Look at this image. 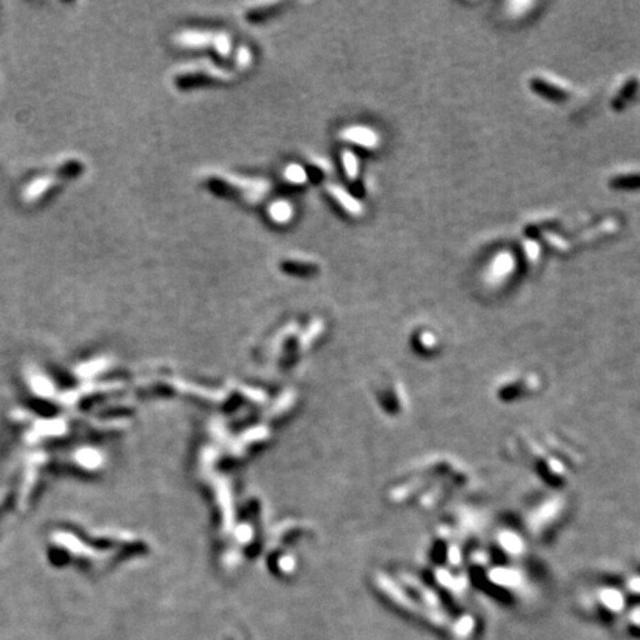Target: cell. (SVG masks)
Segmentation results:
<instances>
[{"label":"cell","mask_w":640,"mask_h":640,"mask_svg":"<svg viewBox=\"0 0 640 640\" xmlns=\"http://www.w3.org/2000/svg\"><path fill=\"white\" fill-rule=\"evenodd\" d=\"M209 189L225 196V198L242 199L246 203H257L262 200L269 193V183L264 180L242 178L234 175H211L208 180Z\"/></svg>","instance_id":"1"},{"label":"cell","mask_w":640,"mask_h":640,"mask_svg":"<svg viewBox=\"0 0 640 640\" xmlns=\"http://www.w3.org/2000/svg\"><path fill=\"white\" fill-rule=\"evenodd\" d=\"M234 72L224 70V68L211 64V63H199L180 68L175 73V85L183 90L194 87L199 85L214 83V82H227L233 79Z\"/></svg>","instance_id":"2"},{"label":"cell","mask_w":640,"mask_h":640,"mask_svg":"<svg viewBox=\"0 0 640 640\" xmlns=\"http://www.w3.org/2000/svg\"><path fill=\"white\" fill-rule=\"evenodd\" d=\"M176 45L183 48L200 49L211 46L220 56H229L231 52V39L229 34L220 32L185 30L175 37Z\"/></svg>","instance_id":"3"},{"label":"cell","mask_w":640,"mask_h":640,"mask_svg":"<svg viewBox=\"0 0 640 640\" xmlns=\"http://www.w3.org/2000/svg\"><path fill=\"white\" fill-rule=\"evenodd\" d=\"M341 138L350 144L359 145L362 149H375L378 145V135L365 126H350L341 132Z\"/></svg>","instance_id":"4"},{"label":"cell","mask_w":640,"mask_h":640,"mask_svg":"<svg viewBox=\"0 0 640 640\" xmlns=\"http://www.w3.org/2000/svg\"><path fill=\"white\" fill-rule=\"evenodd\" d=\"M327 190L331 198L336 200L347 214L354 215V216L362 214V205L354 199L351 194H349L346 190H344L342 187L337 184H329L327 185Z\"/></svg>","instance_id":"5"},{"label":"cell","mask_w":640,"mask_h":640,"mask_svg":"<svg viewBox=\"0 0 640 640\" xmlns=\"http://www.w3.org/2000/svg\"><path fill=\"white\" fill-rule=\"evenodd\" d=\"M280 265L287 273L297 276H311L319 271V265L316 262L305 258H285Z\"/></svg>","instance_id":"6"},{"label":"cell","mask_w":640,"mask_h":640,"mask_svg":"<svg viewBox=\"0 0 640 640\" xmlns=\"http://www.w3.org/2000/svg\"><path fill=\"white\" fill-rule=\"evenodd\" d=\"M283 3H261V5H255L249 8L246 11V18L249 21H262V19H267L273 14L278 12V9L282 8Z\"/></svg>","instance_id":"7"},{"label":"cell","mask_w":640,"mask_h":640,"mask_svg":"<svg viewBox=\"0 0 640 640\" xmlns=\"http://www.w3.org/2000/svg\"><path fill=\"white\" fill-rule=\"evenodd\" d=\"M269 214L274 223L287 224L292 218V206L285 200H278L270 206Z\"/></svg>","instance_id":"8"},{"label":"cell","mask_w":640,"mask_h":640,"mask_svg":"<svg viewBox=\"0 0 640 640\" xmlns=\"http://www.w3.org/2000/svg\"><path fill=\"white\" fill-rule=\"evenodd\" d=\"M283 178L292 185H301L307 181V171L300 165H289L283 171Z\"/></svg>","instance_id":"9"},{"label":"cell","mask_w":640,"mask_h":640,"mask_svg":"<svg viewBox=\"0 0 640 640\" xmlns=\"http://www.w3.org/2000/svg\"><path fill=\"white\" fill-rule=\"evenodd\" d=\"M342 165L344 169H346V174L351 181L358 178V172H359V162L358 157L354 156L351 152H344L342 153Z\"/></svg>","instance_id":"10"},{"label":"cell","mask_w":640,"mask_h":640,"mask_svg":"<svg viewBox=\"0 0 640 640\" xmlns=\"http://www.w3.org/2000/svg\"><path fill=\"white\" fill-rule=\"evenodd\" d=\"M511 265H513V260H511V257H508L507 254H503L499 260H497V262L494 264V267H492V273L495 276H506L510 273Z\"/></svg>","instance_id":"11"},{"label":"cell","mask_w":640,"mask_h":640,"mask_svg":"<svg viewBox=\"0 0 640 640\" xmlns=\"http://www.w3.org/2000/svg\"><path fill=\"white\" fill-rule=\"evenodd\" d=\"M534 86L537 87V90H538L539 92H544V94H547L548 96L560 98V96H562V95H565V94H564V91H560L559 87H555V86L548 85V82H538V81H537Z\"/></svg>","instance_id":"12"},{"label":"cell","mask_w":640,"mask_h":640,"mask_svg":"<svg viewBox=\"0 0 640 640\" xmlns=\"http://www.w3.org/2000/svg\"><path fill=\"white\" fill-rule=\"evenodd\" d=\"M612 185L618 187H639L640 185V175L634 176H619V178L614 180Z\"/></svg>","instance_id":"13"},{"label":"cell","mask_w":640,"mask_h":640,"mask_svg":"<svg viewBox=\"0 0 640 640\" xmlns=\"http://www.w3.org/2000/svg\"><path fill=\"white\" fill-rule=\"evenodd\" d=\"M251 64V52L246 48H242L238 55V67L246 68Z\"/></svg>","instance_id":"14"}]
</instances>
